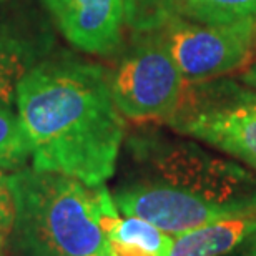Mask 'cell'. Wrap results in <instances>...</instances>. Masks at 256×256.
I'll return each mask as SVG.
<instances>
[{"label":"cell","mask_w":256,"mask_h":256,"mask_svg":"<svg viewBox=\"0 0 256 256\" xmlns=\"http://www.w3.org/2000/svg\"><path fill=\"white\" fill-rule=\"evenodd\" d=\"M15 104L32 168L88 186L114 176L126 125L100 65L75 57L44 58L18 84Z\"/></svg>","instance_id":"obj_1"},{"label":"cell","mask_w":256,"mask_h":256,"mask_svg":"<svg viewBox=\"0 0 256 256\" xmlns=\"http://www.w3.org/2000/svg\"><path fill=\"white\" fill-rule=\"evenodd\" d=\"M130 150L136 176L112 193L125 216L178 236L218 220L256 214V172L202 142L145 130L132 138Z\"/></svg>","instance_id":"obj_2"},{"label":"cell","mask_w":256,"mask_h":256,"mask_svg":"<svg viewBox=\"0 0 256 256\" xmlns=\"http://www.w3.org/2000/svg\"><path fill=\"white\" fill-rule=\"evenodd\" d=\"M10 180L17 202L10 242L20 256L112 254L102 228L105 185L25 166Z\"/></svg>","instance_id":"obj_3"},{"label":"cell","mask_w":256,"mask_h":256,"mask_svg":"<svg viewBox=\"0 0 256 256\" xmlns=\"http://www.w3.org/2000/svg\"><path fill=\"white\" fill-rule=\"evenodd\" d=\"M163 124L256 172V88L242 80L186 82Z\"/></svg>","instance_id":"obj_4"},{"label":"cell","mask_w":256,"mask_h":256,"mask_svg":"<svg viewBox=\"0 0 256 256\" xmlns=\"http://www.w3.org/2000/svg\"><path fill=\"white\" fill-rule=\"evenodd\" d=\"M108 85L126 118L165 122L176 108L186 80L162 40L153 32H140L108 74Z\"/></svg>","instance_id":"obj_5"},{"label":"cell","mask_w":256,"mask_h":256,"mask_svg":"<svg viewBox=\"0 0 256 256\" xmlns=\"http://www.w3.org/2000/svg\"><path fill=\"white\" fill-rule=\"evenodd\" d=\"M145 32L162 40L186 82L233 74L252 60L256 48V18L203 24L170 17Z\"/></svg>","instance_id":"obj_6"},{"label":"cell","mask_w":256,"mask_h":256,"mask_svg":"<svg viewBox=\"0 0 256 256\" xmlns=\"http://www.w3.org/2000/svg\"><path fill=\"white\" fill-rule=\"evenodd\" d=\"M44 4L64 37L82 52L106 57L124 42L126 0H44Z\"/></svg>","instance_id":"obj_7"},{"label":"cell","mask_w":256,"mask_h":256,"mask_svg":"<svg viewBox=\"0 0 256 256\" xmlns=\"http://www.w3.org/2000/svg\"><path fill=\"white\" fill-rule=\"evenodd\" d=\"M170 17L203 24L256 18V0H126V27L133 34Z\"/></svg>","instance_id":"obj_8"},{"label":"cell","mask_w":256,"mask_h":256,"mask_svg":"<svg viewBox=\"0 0 256 256\" xmlns=\"http://www.w3.org/2000/svg\"><path fill=\"white\" fill-rule=\"evenodd\" d=\"M47 55L42 37L28 32L25 25L0 17V105L10 106L24 76Z\"/></svg>","instance_id":"obj_9"},{"label":"cell","mask_w":256,"mask_h":256,"mask_svg":"<svg viewBox=\"0 0 256 256\" xmlns=\"http://www.w3.org/2000/svg\"><path fill=\"white\" fill-rule=\"evenodd\" d=\"M256 232V214L234 216L173 236L170 256H224Z\"/></svg>","instance_id":"obj_10"},{"label":"cell","mask_w":256,"mask_h":256,"mask_svg":"<svg viewBox=\"0 0 256 256\" xmlns=\"http://www.w3.org/2000/svg\"><path fill=\"white\" fill-rule=\"evenodd\" d=\"M30 158V145L18 118L10 106L0 105V170L17 172Z\"/></svg>","instance_id":"obj_11"},{"label":"cell","mask_w":256,"mask_h":256,"mask_svg":"<svg viewBox=\"0 0 256 256\" xmlns=\"http://www.w3.org/2000/svg\"><path fill=\"white\" fill-rule=\"evenodd\" d=\"M15 216H17V202L10 175L0 170V256H4L10 240H12Z\"/></svg>","instance_id":"obj_12"},{"label":"cell","mask_w":256,"mask_h":256,"mask_svg":"<svg viewBox=\"0 0 256 256\" xmlns=\"http://www.w3.org/2000/svg\"><path fill=\"white\" fill-rule=\"evenodd\" d=\"M224 256H256V232L246 236L233 252Z\"/></svg>","instance_id":"obj_13"},{"label":"cell","mask_w":256,"mask_h":256,"mask_svg":"<svg viewBox=\"0 0 256 256\" xmlns=\"http://www.w3.org/2000/svg\"><path fill=\"white\" fill-rule=\"evenodd\" d=\"M240 80H242L243 84H246L250 86H253V88H256V62L252 66H250V68L244 72V74H242Z\"/></svg>","instance_id":"obj_14"},{"label":"cell","mask_w":256,"mask_h":256,"mask_svg":"<svg viewBox=\"0 0 256 256\" xmlns=\"http://www.w3.org/2000/svg\"><path fill=\"white\" fill-rule=\"evenodd\" d=\"M92 256H112V254H92Z\"/></svg>","instance_id":"obj_15"},{"label":"cell","mask_w":256,"mask_h":256,"mask_svg":"<svg viewBox=\"0 0 256 256\" xmlns=\"http://www.w3.org/2000/svg\"><path fill=\"white\" fill-rule=\"evenodd\" d=\"M0 2H4V0H0Z\"/></svg>","instance_id":"obj_16"}]
</instances>
